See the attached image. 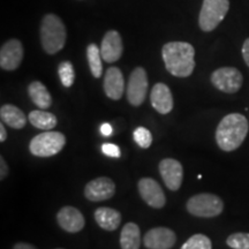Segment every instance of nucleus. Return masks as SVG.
Masks as SVG:
<instances>
[{
	"mask_svg": "<svg viewBox=\"0 0 249 249\" xmlns=\"http://www.w3.org/2000/svg\"><path fill=\"white\" fill-rule=\"evenodd\" d=\"M58 73L62 86L66 87V88L73 86L74 81H75V71H74L71 62L62 61L58 67Z\"/></svg>",
	"mask_w": 249,
	"mask_h": 249,
	"instance_id": "obj_24",
	"label": "nucleus"
},
{
	"mask_svg": "<svg viewBox=\"0 0 249 249\" xmlns=\"http://www.w3.org/2000/svg\"><path fill=\"white\" fill-rule=\"evenodd\" d=\"M66 144V138L60 132H44L30 141L29 150L37 157H51L59 154Z\"/></svg>",
	"mask_w": 249,
	"mask_h": 249,
	"instance_id": "obj_5",
	"label": "nucleus"
},
{
	"mask_svg": "<svg viewBox=\"0 0 249 249\" xmlns=\"http://www.w3.org/2000/svg\"><path fill=\"white\" fill-rule=\"evenodd\" d=\"M211 240L204 234H194L187 240L180 249H211Z\"/></svg>",
	"mask_w": 249,
	"mask_h": 249,
	"instance_id": "obj_25",
	"label": "nucleus"
},
{
	"mask_svg": "<svg viewBox=\"0 0 249 249\" xmlns=\"http://www.w3.org/2000/svg\"><path fill=\"white\" fill-rule=\"evenodd\" d=\"M123 51L124 45L120 34L116 30L107 31L102 40L101 45V54L103 60L110 62V64L116 62L121 58Z\"/></svg>",
	"mask_w": 249,
	"mask_h": 249,
	"instance_id": "obj_14",
	"label": "nucleus"
},
{
	"mask_svg": "<svg viewBox=\"0 0 249 249\" xmlns=\"http://www.w3.org/2000/svg\"><path fill=\"white\" fill-rule=\"evenodd\" d=\"M95 220L102 229L116 231L121 223V213L111 208L102 207L95 211Z\"/></svg>",
	"mask_w": 249,
	"mask_h": 249,
	"instance_id": "obj_18",
	"label": "nucleus"
},
{
	"mask_svg": "<svg viewBox=\"0 0 249 249\" xmlns=\"http://www.w3.org/2000/svg\"><path fill=\"white\" fill-rule=\"evenodd\" d=\"M160 172L165 185L171 191H178L181 187L183 169L180 161L173 158H165L160 163Z\"/></svg>",
	"mask_w": 249,
	"mask_h": 249,
	"instance_id": "obj_13",
	"label": "nucleus"
},
{
	"mask_svg": "<svg viewBox=\"0 0 249 249\" xmlns=\"http://www.w3.org/2000/svg\"><path fill=\"white\" fill-rule=\"evenodd\" d=\"M13 249H37L36 247H34L33 245L26 244V242H18L13 247Z\"/></svg>",
	"mask_w": 249,
	"mask_h": 249,
	"instance_id": "obj_32",
	"label": "nucleus"
},
{
	"mask_svg": "<svg viewBox=\"0 0 249 249\" xmlns=\"http://www.w3.org/2000/svg\"><path fill=\"white\" fill-rule=\"evenodd\" d=\"M0 118L2 123L14 129H21L26 126L27 118L20 108L11 104L2 105L0 108Z\"/></svg>",
	"mask_w": 249,
	"mask_h": 249,
	"instance_id": "obj_19",
	"label": "nucleus"
},
{
	"mask_svg": "<svg viewBox=\"0 0 249 249\" xmlns=\"http://www.w3.org/2000/svg\"><path fill=\"white\" fill-rule=\"evenodd\" d=\"M57 220L61 229L68 233L80 232L86 225L83 214L76 208L71 207V205H67L59 210Z\"/></svg>",
	"mask_w": 249,
	"mask_h": 249,
	"instance_id": "obj_15",
	"label": "nucleus"
},
{
	"mask_svg": "<svg viewBox=\"0 0 249 249\" xmlns=\"http://www.w3.org/2000/svg\"><path fill=\"white\" fill-rule=\"evenodd\" d=\"M124 89V75L118 67H110L104 77V91L108 98L118 101L123 97Z\"/></svg>",
	"mask_w": 249,
	"mask_h": 249,
	"instance_id": "obj_17",
	"label": "nucleus"
},
{
	"mask_svg": "<svg viewBox=\"0 0 249 249\" xmlns=\"http://www.w3.org/2000/svg\"><path fill=\"white\" fill-rule=\"evenodd\" d=\"M57 249H62V248H57Z\"/></svg>",
	"mask_w": 249,
	"mask_h": 249,
	"instance_id": "obj_34",
	"label": "nucleus"
},
{
	"mask_svg": "<svg viewBox=\"0 0 249 249\" xmlns=\"http://www.w3.org/2000/svg\"><path fill=\"white\" fill-rule=\"evenodd\" d=\"M226 244L233 249H249V233H233L227 238Z\"/></svg>",
	"mask_w": 249,
	"mask_h": 249,
	"instance_id": "obj_26",
	"label": "nucleus"
},
{
	"mask_svg": "<svg viewBox=\"0 0 249 249\" xmlns=\"http://www.w3.org/2000/svg\"><path fill=\"white\" fill-rule=\"evenodd\" d=\"M23 59V46L18 39L6 42L0 50V66L5 71H15Z\"/></svg>",
	"mask_w": 249,
	"mask_h": 249,
	"instance_id": "obj_11",
	"label": "nucleus"
},
{
	"mask_svg": "<svg viewBox=\"0 0 249 249\" xmlns=\"http://www.w3.org/2000/svg\"><path fill=\"white\" fill-rule=\"evenodd\" d=\"M28 93H29L31 101L37 105L40 110H46L51 107L52 97L50 95L46 87L39 81H34L28 87Z\"/></svg>",
	"mask_w": 249,
	"mask_h": 249,
	"instance_id": "obj_20",
	"label": "nucleus"
},
{
	"mask_svg": "<svg viewBox=\"0 0 249 249\" xmlns=\"http://www.w3.org/2000/svg\"><path fill=\"white\" fill-rule=\"evenodd\" d=\"M249 124L245 116L231 113L224 117L216 130L218 147L224 151L236 150L245 141L248 134Z\"/></svg>",
	"mask_w": 249,
	"mask_h": 249,
	"instance_id": "obj_2",
	"label": "nucleus"
},
{
	"mask_svg": "<svg viewBox=\"0 0 249 249\" xmlns=\"http://www.w3.org/2000/svg\"><path fill=\"white\" fill-rule=\"evenodd\" d=\"M139 192L149 207L160 209L166 203L165 194L160 183L151 178H142L139 181Z\"/></svg>",
	"mask_w": 249,
	"mask_h": 249,
	"instance_id": "obj_9",
	"label": "nucleus"
},
{
	"mask_svg": "<svg viewBox=\"0 0 249 249\" xmlns=\"http://www.w3.org/2000/svg\"><path fill=\"white\" fill-rule=\"evenodd\" d=\"M176 241V233L167 227H155L149 230L143 239V244L148 249H171Z\"/></svg>",
	"mask_w": 249,
	"mask_h": 249,
	"instance_id": "obj_12",
	"label": "nucleus"
},
{
	"mask_svg": "<svg viewBox=\"0 0 249 249\" xmlns=\"http://www.w3.org/2000/svg\"><path fill=\"white\" fill-rule=\"evenodd\" d=\"M165 67L177 77L192 75L195 68V49L186 42L166 43L161 50Z\"/></svg>",
	"mask_w": 249,
	"mask_h": 249,
	"instance_id": "obj_1",
	"label": "nucleus"
},
{
	"mask_svg": "<svg viewBox=\"0 0 249 249\" xmlns=\"http://www.w3.org/2000/svg\"><path fill=\"white\" fill-rule=\"evenodd\" d=\"M6 138H7V133H6L4 123L0 124V142H5Z\"/></svg>",
	"mask_w": 249,
	"mask_h": 249,
	"instance_id": "obj_33",
	"label": "nucleus"
},
{
	"mask_svg": "<svg viewBox=\"0 0 249 249\" xmlns=\"http://www.w3.org/2000/svg\"><path fill=\"white\" fill-rule=\"evenodd\" d=\"M116 193V185L110 178L99 177L87 183L85 195L89 201L102 202L108 200Z\"/></svg>",
	"mask_w": 249,
	"mask_h": 249,
	"instance_id": "obj_10",
	"label": "nucleus"
},
{
	"mask_svg": "<svg viewBox=\"0 0 249 249\" xmlns=\"http://www.w3.org/2000/svg\"><path fill=\"white\" fill-rule=\"evenodd\" d=\"M230 8L229 0H203L198 24L205 33L216 29L225 18Z\"/></svg>",
	"mask_w": 249,
	"mask_h": 249,
	"instance_id": "obj_6",
	"label": "nucleus"
},
{
	"mask_svg": "<svg viewBox=\"0 0 249 249\" xmlns=\"http://www.w3.org/2000/svg\"><path fill=\"white\" fill-rule=\"evenodd\" d=\"M150 102L158 113L167 114L173 108L172 92L165 83H156L154 86L150 93Z\"/></svg>",
	"mask_w": 249,
	"mask_h": 249,
	"instance_id": "obj_16",
	"label": "nucleus"
},
{
	"mask_svg": "<svg viewBox=\"0 0 249 249\" xmlns=\"http://www.w3.org/2000/svg\"><path fill=\"white\" fill-rule=\"evenodd\" d=\"M112 132H113V129H112V126L110 124L107 123H104L101 126V133L102 135L104 136H111L112 135Z\"/></svg>",
	"mask_w": 249,
	"mask_h": 249,
	"instance_id": "obj_31",
	"label": "nucleus"
},
{
	"mask_svg": "<svg viewBox=\"0 0 249 249\" xmlns=\"http://www.w3.org/2000/svg\"><path fill=\"white\" fill-rule=\"evenodd\" d=\"M121 249H140L141 246V231L134 223H127L123 227L120 234Z\"/></svg>",
	"mask_w": 249,
	"mask_h": 249,
	"instance_id": "obj_21",
	"label": "nucleus"
},
{
	"mask_svg": "<svg viewBox=\"0 0 249 249\" xmlns=\"http://www.w3.org/2000/svg\"><path fill=\"white\" fill-rule=\"evenodd\" d=\"M134 140L138 143L140 147L143 149H147L151 145L152 143V135L150 130L144 128V127H138L135 130H134Z\"/></svg>",
	"mask_w": 249,
	"mask_h": 249,
	"instance_id": "obj_27",
	"label": "nucleus"
},
{
	"mask_svg": "<svg viewBox=\"0 0 249 249\" xmlns=\"http://www.w3.org/2000/svg\"><path fill=\"white\" fill-rule=\"evenodd\" d=\"M186 207L188 213L193 216L213 218L223 213L224 202L219 196L209 194V193H202V194L192 196L187 201Z\"/></svg>",
	"mask_w": 249,
	"mask_h": 249,
	"instance_id": "obj_4",
	"label": "nucleus"
},
{
	"mask_svg": "<svg viewBox=\"0 0 249 249\" xmlns=\"http://www.w3.org/2000/svg\"><path fill=\"white\" fill-rule=\"evenodd\" d=\"M103 154L108 156L112 158H119L121 156V150L118 145L113 144V143H104L102 145Z\"/></svg>",
	"mask_w": 249,
	"mask_h": 249,
	"instance_id": "obj_28",
	"label": "nucleus"
},
{
	"mask_svg": "<svg viewBox=\"0 0 249 249\" xmlns=\"http://www.w3.org/2000/svg\"><path fill=\"white\" fill-rule=\"evenodd\" d=\"M87 57H88V62L90 71L93 77L98 79L103 74V65H102V54L101 49L96 44H90L87 49Z\"/></svg>",
	"mask_w": 249,
	"mask_h": 249,
	"instance_id": "obj_23",
	"label": "nucleus"
},
{
	"mask_svg": "<svg viewBox=\"0 0 249 249\" xmlns=\"http://www.w3.org/2000/svg\"><path fill=\"white\" fill-rule=\"evenodd\" d=\"M242 57H244L245 62L249 67V38L246 39L244 45H242Z\"/></svg>",
	"mask_w": 249,
	"mask_h": 249,
	"instance_id": "obj_29",
	"label": "nucleus"
},
{
	"mask_svg": "<svg viewBox=\"0 0 249 249\" xmlns=\"http://www.w3.org/2000/svg\"><path fill=\"white\" fill-rule=\"evenodd\" d=\"M148 91L147 71L142 67L135 68L130 74L127 85V99L133 107H140L144 102Z\"/></svg>",
	"mask_w": 249,
	"mask_h": 249,
	"instance_id": "obj_8",
	"label": "nucleus"
},
{
	"mask_svg": "<svg viewBox=\"0 0 249 249\" xmlns=\"http://www.w3.org/2000/svg\"><path fill=\"white\" fill-rule=\"evenodd\" d=\"M244 82L240 71L234 67L218 68L211 74V83L220 91L234 93L239 91Z\"/></svg>",
	"mask_w": 249,
	"mask_h": 249,
	"instance_id": "obj_7",
	"label": "nucleus"
},
{
	"mask_svg": "<svg viewBox=\"0 0 249 249\" xmlns=\"http://www.w3.org/2000/svg\"><path fill=\"white\" fill-rule=\"evenodd\" d=\"M0 167H1V170H0V179H5L8 173V166L2 156L0 157Z\"/></svg>",
	"mask_w": 249,
	"mask_h": 249,
	"instance_id": "obj_30",
	"label": "nucleus"
},
{
	"mask_svg": "<svg viewBox=\"0 0 249 249\" xmlns=\"http://www.w3.org/2000/svg\"><path fill=\"white\" fill-rule=\"evenodd\" d=\"M30 124L34 127L43 130H51L57 126V117L53 113L43 111V110H35L31 111L28 116Z\"/></svg>",
	"mask_w": 249,
	"mask_h": 249,
	"instance_id": "obj_22",
	"label": "nucleus"
},
{
	"mask_svg": "<svg viewBox=\"0 0 249 249\" xmlns=\"http://www.w3.org/2000/svg\"><path fill=\"white\" fill-rule=\"evenodd\" d=\"M66 37V28L60 18L54 14L45 15L40 24V42L46 53L54 54L64 49Z\"/></svg>",
	"mask_w": 249,
	"mask_h": 249,
	"instance_id": "obj_3",
	"label": "nucleus"
}]
</instances>
